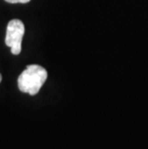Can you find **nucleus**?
<instances>
[{"mask_svg":"<svg viewBox=\"0 0 148 149\" xmlns=\"http://www.w3.org/2000/svg\"><path fill=\"white\" fill-rule=\"evenodd\" d=\"M47 79V71L39 65H30L19 75L17 86L20 91L36 95Z\"/></svg>","mask_w":148,"mask_h":149,"instance_id":"1","label":"nucleus"},{"mask_svg":"<svg viewBox=\"0 0 148 149\" xmlns=\"http://www.w3.org/2000/svg\"><path fill=\"white\" fill-rule=\"evenodd\" d=\"M25 33L23 22L19 19H12L7 25L5 43L11 47L14 55H18L21 52V42Z\"/></svg>","mask_w":148,"mask_h":149,"instance_id":"2","label":"nucleus"},{"mask_svg":"<svg viewBox=\"0 0 148 149\" xmlns=\"http://www.w3.org/2000/svg\"><path fill=\"white\" fill-rule=\"evenodd\" d=\"M5 1L11 3V4H15V3H22V4H25V3L30 2L31 0H5Z\"/></svg>","mask_w":148,"mask_h":149,"instance_id":"3","label":"nucleus"},{"mask_svg":"<svg viewBox=\"0 0 148 149\" xmlns=\"http://www.w3.org/2000/svg\"><path fill=\"white\" fill-rule=\"evenodd\" d=\"M1 81H2V75L0 74V83H1Z\"/></svg>","mask_w":148,"mask_h":149,"instance_id":"4","label":"nucleus"}]
</instances>
